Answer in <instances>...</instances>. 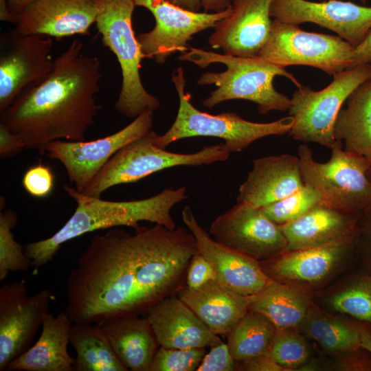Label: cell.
Segmentation results:
<instances>
[{"mask_svg":"<svg viewBox=\"0 0 371 371\" xmlns=\"http://www.w3.org/2000/svg\"><path fill=\"white\" fill-rule=\"evenodd\" d=\"M319 91L300 84L291 98L289 115L293 118L289 134L295 140L314 142L332 149L343 146L333 136L336 117L350 93L371 78V64L344 69Z\"/></svg>","mask_w":371,"mask_h":371,"instance_id":"ba28073f","label":"cell"},{"mask_svg":"<svg viewBox=\"0 0 371 371\" xmlns=\"http://www.w3.org/2000/svg\"><path fill=\"white\" fill-rule=\"evenodd\" d=\"M26 148L23 139L0 122V158H11Z\"/></svg>","mask_w":371,"mask_h":371,"instance_id":"ab89813d","label":"cell"},{"mask_svg":"<svg viewBox=\"0 0 371 371\" xmlns=\"http://www.w3.org/2000/svg\"><path fill=\"white\" fill-rule=\"evenodd\" d=\"M122 364L132 371H150L159 343L146 317L125 316L98 324Z\"/></svg>","mask_w":371,"mask_h":371,"instance_id":"484cf974","label":"cell"},{"mask_svg":"<svg viewBox=\"0 0 371 371\" xmlns=\"http://www.w3.org/2000/svg\"><path fill=\"white\" fill-rule=\"evenodd\" d=\"M276 328L263 315L247 314L226 335L229 352L236 361L265 354Z\"/></svg>","mask_w":371,"mask_h":371,"instance_id":"f546056e","label":"cell"},{"mask_svg":"<svg viewBox=\"0 0 371 371\" xmlns=\"http://www.w3.org/2000/svg\"><path fill=\"white\" fill-rule=\"evenodd\" d=\"M135 7L133 0H102L95 23L103 45L115 54L121 69L122 86L115 108L133 120L160 106L159 100L144 88L140 76L144 56L132 25Z\"/></svg>","mask_w":371,"mask_h":371,"instance_id":"8992f818","label":"cell"},{"mask_svg":"<svg viewBox=\"0 0 371 371\" xmlns=\"http://www.w3.org/2000/svg\"><path fill=\"white\" fill-rule=\"evenodd\" d=\"M182 220L193 234L198 251L212 265L219 283L239 294L251 296L272 280L265 273L259 261L212 238L200 225L190 207L183 209Z\"/></svg>","mask_w":371,"mask_h":371,"instance_id":"e0dca14e","label":"cell"},{"mask_svg":"<svg viewBox=\"0 0 371 371\" xmlns=\"http://www.w3.org/2000/svg\"><path fill=\"white\" fill-rule=\"evenodd\" d=\"M353 237L320 246L286 250L260 261L265 273L272 280L315 282L326 278L340 260Z\"/></svg>","mask_w":371,"mask_h":371,"instance_id":"7402d4cb","label":"cell"},{"mask_svg":"<svg viewBox=\"0 0 371 371\" xmlns=\"http://www.w3.org/2000/svg\"><path fill=\"white\" fill-rule=\"evenodd\" d=\"M54 176L51 168L41 162L29 168L24 173L22 184L32 196L44 198L52 191Z\"/></svg>","mask_w":371,"mask_h":371,"instance_id":"8d00e7d4","label":"cell"},{"mask_svg":"<svg viewBox=\"0 0 371 371\" xmlns=\"http://www.w3.org/2000/svg\"><path fill=\"white\" fill-rule=\"evenodd\" d=\"M360 336V346L365 348L371 354V333L359 330Z\"/></svg>","mask_w":371,"mask_h":371,"instance_id":"7dc6e473","label":"cell"},{"mask_svg":"<svg viewBox=\"0 0 371 371\" xmlns=\"http://www.w3.org/2000/svg\"><path fill=\"white\" fill-rule=\"evenodd\" d=\"M205 354V348L179 349L160 346L154 356L150 371L196 370Z\"/></svg>","mask_w":371,"mask_h":371,"instance_id":"e575fe53","label":"cell"},{"mask_svg":"<svg viewBox=\"0 0 371 371\" xmlns=\"http://www.w3.org/2000/svg\"><path fill=\"white\" fill-rule=\"evenodd\" d=\"M362 1H365V0H362Z\"/></svg>","mask_w":371,"mask_h":371,"instance_id":"f907efd6","label":"cell"},{"mask_svg":"<svg viewBox=\"0 0 371 371\" xmlns=\"http://www.w3.org/2000/svg\"><path fill=\"white\" fill-rule=\"evenodd\" d=\"M333 125L335 140L344 150L364 159L371 168V78L348 96Z\"/></svg>","mask_w":371,"mask_h":371,"instance_id":"4316f807","label":"cell"},{"mask_svg":"<svg viewBox=\"0 0 371 371\" xmlns=\"http://www.w3.org/2000/svg\"><path fill=\"white\" fill-rule=\"evenodd\" d=\"M177 296L218 335H227L247 314L251 300L216 280L197 289L185 285Z\"/></svg>","mask_w":371,"mask_h":371,"instance_id":"603a6c76","label":"cell"},{"mask_svg":"<svg viewBox=\"0 0 371 371\" xmlns=\"http://www.w3.org/2000/svg\"><path fill=\"white\" fill-rule=\"evenodd\" d=\"M235 370L284 371L285 368L276 363L265 354L236 361Z\"/></svg>","mask_w":371,"mask_h":371,"instance_id":"60d3db41","label":"cell"},{"mask_svg":"<svg viewBox=\"0 0 371 371\" xmlns=\"http://www.w3.org/2000/svg\"><path fill=\"white\" fill-rule=\"evenodd\" d=\"M95 236L70 272L65 313L72 323L98 324L139 315L184 286L193 234L155 224Z\"/></svg>","mask_w":371,"mask_h":371,"instance_id":"6da1fadb","label":"cell"},{"mask_svg":"<svg viewBox=\"0 0 371 371\" xmlns=\"http://www.w3.org/2000/svg\"><path fill=\"white\" fill-rule=\"evenodd\" d=\"M273 0H230L232 12L217 22L208 43L224 54L256 57L265 44L271 27Z\"/></svg>","mask_w":371,"mask_h":371,"instance_id":"d6986e66","label":"cell"},{"mask_svg":"<svg viewBox=\"0 0 371 371\" xmlns=\"http://www.w3.org/2000/svg\"><path fill=\"white\" fill-rule=\"evenodd\" d=\"M0 20L12 23L13 16L8 9L7 0H0Z\"/></svg>","mask_w":371,"mask_h":371,"instance_id":"bcb514c9","label":"cell"},{"mask_svg":"<svg viewBox=\"0 0 371 371\" xmlns=\"http://www.w3.org/2000/svg\"><path fill=\"white\" fill-rule=\"evenodd\" d=\"M54 41L41 34L16 29L0 36V115L25 89L43 82L52 72Z\"/></svg>","mask_w":371,"mask_h":371,"instance_id":"8fae6325","label":"cell"},{"mask_svg":"<svg viewBox=\"0 0 371 371\" xmlns=\"http://www.w3.org/2000/svg\"><path fill=\"white\" fill-rule=\"evenodd\" d=\"M213 280H216V276L212 265L197 251L192 256L188 265L186 286L190 289H197Z\"/></svg>","mask_w":371,"mask_h":371,"instance_id":"f35d334b","label":"cell"},{"mask_svg":"<svg viewBox=\"0 0 371 371\" xmlns=\"http://www.w3.org/2000/svg\"><path fill=\"white\" fill-rule=\"evenodd\" d=\"M69 343L76 352L75 371H127L111 348L100 326L74 322Z\"/></svg>","mask_w":371,"mask_h":371,"instance_id":"f1b7e54d","label":"cell"},{"mask_svg":"<svg viewBox=\"0 0 371 371\" xmlns=\"http://www.w3.org/2000/svg\"><path fill=\"white\" fill-rule=\"evenodd\" d=\"M172 82L178 94L179 109L171 127L155 139V144L162 148L183 138L214 137L225 141L230 153H239L258 139L289 133L293 126L291 115L258 123L246 120L233 112L212 115L201 111L193 106L191 95L186 91V80L181 67L172 73Z\"/></svg>","mask_w":371,"mask_h":371,"instance_id":"5b68a950","label":"cell"},{"mask_svg":"<svg viewBox=\"0 0 371 371\" xmlns=\"http://www.w3.org/2000/svg\"><path fill=\"white\" fill-rule=\"evenodd\" d=\"M355 47L338 36L309 32L273 19L269 37L256 57L286 68L305 65L333 76L350 68Z\"/></svg>","mask_w":371,"mask_h":371,"instance_id":"30bf717a","label":"cell"},{"mask_svg":"<svg viewBox=\"0 0 371 371\" xmlns=\"http://www.w3.org/2000/svg\"><path fill=\"white\" fill-rule=\"evenodd\" d=\"M201 8L205 12H218L231 6L230 0H201Z\"/></svg>","mask_w":371,"mask_h":371,"instance_id":"7bdbcfd3","label":"cell"},{"mask_svg":"<svg viewBox=\"0 0 371 371\" xmlns=\"http://www.w3.org/2000/svg\"><path fill=\"white\" fill-rule=\"evenodd\" d=\"M33 1L34 0H7V5L13 16V20L15 15L19 14L25 7Z\"/></svg>","mask_w":371,"mask_h":371,"instance_id":"f6af8a7d","label":"cell"},{"mask_svg":"<svg viewBox=\"0 0 371 371\" xmlns=\"http://www.w3.org/2000/svg\"><path fill=\"white\" fill-rule=\"evenodd\" d=\"M322 201L319 192L304 184L293 194L261 208L270 219L281 225L299 218Z\"/></svg>","mask_w":371,"mask_h":371,"instance_id":"836d02e7","label":"cell"},{"mask_svg":"<svg viewBox=\"0 0 371 371\" xmlns=\"http://www.w3.org/2000/svg\"><path fill=\"white\" fill-rule=\"evenodd\" d=\"M235 368L236 361L227 344L221 341L206 352L196 371H232Z\"/></svg>","mask_w":371,"mask_h":371,"instance_id":"74e56055","label":"cell"},{"mask_svg":"<svg viewBox=\"0 0 371 371\" xmlns=\"http://www.w3.org/2000/svg\"><path fill=\"white\" fill-rule=\"evenodd\" d=\"M295 328H276L265 355L291 370L304 363L309 352L305 340Z\"/></svg>","mask_w":371,"mask_h":371,"instance_id":"d6a6232c","label":"cell"},{"mask_svg":"<svg viewBox=\"0 0 371 371\" xmlns=\"http://www.w3.org/2000/svg\"><path fill=\"white\" fill-rule=\"evenodd\" d=\"M270 16L279 21L299 25L313 23L335 32L355 47L371 30V7L351 1L327 0H273Z\"/></svg>","mask_w":371,"mask_h":371,"instance_id":"2e32d148","label":"cell"},{"mask_svg":"<svg viewBox=\"0 0 371 371\" xmlns=\"http://www.w3.org/2000/svg\"><path fill=\"white\" fill-rule=\"evenodd\" d=\"M102 0H34L14 16V29L23 34L56 39L87 35L95 23Z\"/></svg>","mask_w":371,"mask_h":371,"instance_id":"ac0fdd59","label":"cell"},{"mask_svg":"<svg viewBox=\"0 0 371 371\" xmlns=\"http://www.w3.org/2000/svg\"><path fill=\"white\" fill-rule=\"evenodd\" d=\"M178 60L192 63L201 68L213 63L225 65L224 71H207L197 80L200 86L214 85L216 87L203 102V105L207 109L227 100L241 99L256 104L259 113L262 115L271 111H289L291 99L274 88L273 80L280 76L291 80L296 87L300 85L284 67L259 57L217 54L189 46Z\"/></svg>","mask_w":371,"mask_h":371,"instance_id":"277c9868","label":"cell"},{"mask_svg":"<svg viewBox=\"0 0 371 371\" xmlns=\"http://www.w3.org/2000/svg\"><path fill=\"white\" fill-rule=\"evenodd\" d=\"M157 135L150 130L119 150L82 193L100 197L111 187L134 183L165 169L207 165L225 161L229 157L230 153L224 144L206 146L190 154L167 151L155 144Z\"/></svg>","mask_w":371,"mask_h":371,"instance_id":"52a82bcc","label":"cell"},{"mask_svg":"<svg viewBox=\"0 0 371 371\" xmlns=\"http://www.w3.org/2000/svg\"><path fill=\"white\" fill-rule=\"evenodd\" d=\"M355 214L320 202L299 218L280 225L287 250L313 247L353 237Z\"/></svg>","mask_w":371,"mask_h":371,"instance_id":"cb8c5ba5","label":"cell"},{"mask_svg":"<svg viewBox=\"0 0 371 371\" xmlns=\"http://www.w3.org/2000/svg\"><path fill=\"white\" fill-rule=\"evenodd\" d=\"M146 314L160 346L205 348L221 341L176 295L163 299Z\"/></svg>","mask_w":371,"mask_h":371,"instance_id":"ffe728a7","label":"cell"},{"mask_svg":"<svg viewBox=\"0 0 371 371\" xmlns=\"http://www.w3.org/2000/svg\"><path fill=\"white\" fill-rule=\"evenodd\" d=\"M209 234L214 239L258 261L271 258L287 250V242L280 225L261 207L237 203L212 223Z\"/></svg>","mask_w":371,"mask_h":371,"instance_id":"9a60e30c","label":"cell"},{"mask_svg":"<svg viewBox=\"0 0 371 371\" xmlns=\"http://www.w3.org/2000/svg\"><path fill=\"white\" fill-rule=\"evenodd\" d=\"M304 185L298 157L282 154L260 157L253 160L252 169L240 185L236 200L262 207Z\"/></svg>","mask_w":371,"mask_h":371,"instance_id":"44dd1931","label":"cell"},{"mask_svg":"<svg viewBox=\"0 0 371 371\" xmlns=\"http://www.w3.org/2000/svg\"><path fill=\"white\" fill-rule=\"evenodd\" d=\"M17 221L16 213L10 210H1L0 281H3L11 271H27L32 266L31 260L12 232Z\"/></svg>","mask_w":371,"mask_h":371,"instance_id":"1f68e13d","label":"cell"},{"mask_svg":"<svg viewBox=\"0 0 371 371\" xmlns=\"http://www.w3.org/2000/svg\"><path fill=\"white\" fill-rule=\"evenodd\" d=\"M63 189L76 201V208L54 234L25 245L24 250L35 269L34 273L54 258L64 243L89 232L120 226L135 229L141 221L175 229L171 210L188 198L186 187L166 188L146 199L122 201L91 196L67 185Z\"/></svg>","mask_w":371,"mask_h":371,"instance_id":"3957f363","label":"cell"},{"mask_svg":"<svg viewBox=\"0 0 371 371\" xmlns=\"http://www.w3.org/2000/svg\"><path fill=\"white\" fill-rule=\"evenodd\" d=\"M173 4L193 12H199L201 8V0H168Z\"/></svg>","mask_w":371,"mask_h":371,"instance_id":"ee69618b","label":"cell"},{"mask_svg":"<svg viewBox=\"0 0 371 371\" xmlns=\"http://www.w3.org/2000/svg\"><path fill=\"white\" fill-rule=\"evenodd\" d=\"M368 176L370 180L371 181V168L368 171Z\"/></svg>","mask_w":371,"mask_h":371,"instance_id":"c3c4849f","label":"cell"},{"mask_svg":"<svg viewBox=\"0 0 371 371\" xmlns=\"http://www.w3.org/2000/svg\"><path fill=\"white\" fill-rule=\"evenodd\" d=\"M337 145L331 150L330 159L316 161L309 147L301 144L298 157L304 184L315 188L322 201L346 212L358 213L371 206L370 168L363 158Z\"/></svg>","mask_w":371,"mask_h":371,"instance_id":"9c48e42d","label":"cell"},{"mask_svg":"<svg viewBox=\"0 0 371 371\" xmlns=\"http://www.w3.org/2000/svg\"><path fill=\"white\" fill-rule=\"evenodd\" d=\"M82 49L80 41H72L55 58L49 75L23 91L0 115V122L20 136L26 148L43 155L55 140L84 141L94 124L101 109L96 103L101 63Z\"/></svg>","mask_w":371,"mask_h":371,"instance_id":"7a4b0ae2","label":"cell"},{"mask_svg":"<svg viewBox=\"0 0 371 371\" xmlns=\"http://www.w3.org/2000/svg\"><path fill=\"white\" fill-rule=\"evenodd\" d=\"M334 309L361 320L371 322V287L357 285L346 289L330 299Z\"/></svg>","mask_w":371,"mask_h":371,"instance_id":"d590c367","label":"cell"},{"mask_svg":"<svg viewBox=\"0 0 371 371\" xmlns=\"http://www.w3.org/2000/svg\"><path fill=\"white\" fill-rule=\"evenodd\" d=\"M52 297L48 289L27 295L25 279L0 289V371L28 349L49 313Z\"/></svg>","mask_w":371,"mask_h":371,"instance_id":"5bb4252c","label":"cell"},{"mask_svg":"<svg viewBox=\"0 0 371 371\" xmlns=\"http://www.w3.org/2000/svg\"><path fill=\"white\" fill-rule=\"evenodd\" d=\"M301 324L308 335L327 350L343 352L360 346L359 330L329 315L313 313L309 308Z\"/></svg>","mask_w":371,"mask_h":371,"instance_id":"4dcf8cb0","label":"cell"},{"mask_svg":"<svg viewBox=\"0 0 371 371\" xmlns=\"http://www.w3.org/2000/svg\"><path fill=\"white\" fill-rule=\"evenodd\" d=\"M319 1H327V0H319Z\"/></svg>","mask_w":371,"mask_h":371,"instance_id":"681fc988","label":"cell"},{"mask_svg":"<svg viewBox=\"0 0 371 371\" xmlns=\"http://www.w3.org/2000/svg\"><path fill=\"white\" fill-rule=\"evenodd\" d=\"M153 114L145 112L121 130L95 140H55L47 145L45 153L63 164L75 188L82 192L119 150L151 130Z\"/></svg>","mask_w":371,"mask_h":371,"instance_id":"4fadbf2b","label":"cell"},{"mask_svg":"<svg viewBox=\"0 0 371 371\" xmlns=\"http://www.w3.org/2000/svg\"><path fill=\"white\" fill-rule=\"evenodd\" d=\"M366 64H371V30L363 41L355 47L350 68Z\"/></svg>","mask_w":371,"mask_h":371,"instance_id":"b9f144b4","label":"cell"},{"mask_svg":"<svg viewBox=\"0 0 371 371\" xmlns=\"http://www.w3.org/2000/svg\"><path fill=\"white\" fill-rule=\"evenodd\" d=\"M72 322L64 312L45 318L37 341L11 361L5 370L16 371H72L75 358L69 355Z\"/></svg>","mask_w":371,"mask_h":371,"instance_id":"d4e9b609","label":"cell"},{"mask_svg":"<svg viewBox=\"0 0 371 371\" xmlns=\"http://www.w3.org/2000/svg\"><path fill=\"white\" fill-rule=\"evenodd\" d=\"M135 6L150 12L155 27L137 36L144 58L164 64L177 52H186L188 41L205 30L214 28L219 21L230 15L232 6L218 12H193L168 0H133Z\"/></svg>","mask_w":371,"mask_h":371,"instance_id":"7c38bea8","label":"cell"},{"mask_svg":"<svg viewBox=\"0 0 371 371\" xmlns=\"http://www.w3.org/2000/svg\"><path fill=\"white\" fill-rule=\"evenodd\" d=\"M308 309L309 298L304 292L275 280L251 295L248 307L265 316L276 328H295Z\"/></svg>","mask_w":371,"mask_h":371,"instance_id":"83f0119b","label":"cell"}]
</instances>
